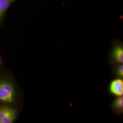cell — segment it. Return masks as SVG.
<instances>
[{
    "label": "cell",
    "mask_w": 123,
    "mask_h": 123,
    "mask_svg": "<svg viewBox=\"0 0 123 123\" xmlns=\"http://www.w3.org/2000/svg\"><path fill=\"white\" fill-rule=\"evenodd\" d=\"M16 96L15 88L12 82L6 78H0V103L12 104Z\"/></svg>",
    "instance_id": "cell-1"
},
{
    "label": "cell",
    "mask_w": 123,
    "mask_h": 123,
    "mask_svg": "<svg viewBox=\"0 0 123 123\" xmlns=\"http://www.w3.org/2000/svg\"><path fill=\"white\" fill-rule=\"evenodd\" d=\"M17 116V111L8 106L0 107V123H12Z\"/></svg>",
    "instance_id": "cell-2"
},
{
    "label": "cell",
    "mask_w": 123,
    "mask_h": 123,
    "mask_svg": "<svg viewBox=\"0 0 123 123\" xmlns=\"http://www.w3.org/2000/svg\"><path fill=\"white\" fill-rule=\"evenodd\" d=\"M110 92L115 96H122L123 94V81L120 79L113 80L110 85Z\"/></svg>",
    "instance_id": "cell-3"
},
{
    "label": "cell",
    "mask_w": 123,
    "mask_h": 123,
    "mask_svg": "<svg viewBox=\"0 0 123 123\" xmlns=\"http://www.w3.org/2000/svg\"><path fill=\"white\" fill-rule=\"evenodd\" d=\"M112 57L114 61L118 63L123 61V49L121 44L117 43L114 46L112 50Z\"/></svg>",
    "instance_id": "cell-4"
},
{
    "label": "cell",
    "mask_w": 123,
    "mask_h": 123,
    "mask_svg": "<svg viewBox=\"0 0 123 123\" xmlns=\"http://www.w3.org/2000/svg\"><path fill=\"white\" fill-rule=\"evenodd\" d=\"M16 0H0V23L3 19L10 6Z\"/></svg>",
    "instance_id": "cell-5"
},
{
    "label": "cell",
    "mask_w": 123,
    "mask_h": 123,
    "mask_svg": "<svg viewBox=\"0 0 123 123\" xmlns=\"http://www.w3.org/2000/svg\"><path fill=\"white\" fill-rule=\"evenodd\" d=\"M112 107L113 110L117 113H121L123 109V96L116 98L113 103Z\"/></svg>",
    "instance_id": "cell-6"
},
{
    "label": "cell",
    "mask_w": 123,
    "mask_h": 123,
    "mask_svg": "<svg viewBox=\"0 0 123 123\" xmlns=\"http://www.w3.org/2000/svg\"><path fill=\"white\" fill-rule=\"evenodd\" d=\"M123 65H120L119 66L116 70V74L119 77H122L123 76Z\"/></svg>",
    "instance_id": "cell-7"
},
{
    "label": "cell",
    "mask_w": 123,
    "mask_h": 123,
    "mask_svg": "<svg viewBox=\"0 0 123 123\" xmlns=\"http://www.w3.org/2000/svg\"><path fill=\"white\" fill-rule=\"evenodd\" d=\"M0 64H1V60H0Z\"/></svg>",
    "instance_id": "cell-8"
}]
</instances>
